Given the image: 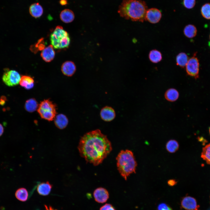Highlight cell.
Segmentation results:
<instances>
[{
    "instance_id": "obj_1",
    "label": "cell",
    "mask_w": 210,
    "mask_h": 210,
    "mask_svg": "<svg viewBox=\"0 0 210 210\" xmlns=\"http://www.w3.org/2000/svg\"><path fill=\"white\" fill-rule=\"evenodd\" d=\"M78 148L80 155L94 166L101 164L112 150L111 142L99 129L85 134Z\"/></svg>"
},
{
    "instance_id": "obj_2",
    "label": "cell",
    "mask_w": 210,
    "mask_h": 210,
    "mask_svg": "<svg viewBox=\"0 0 210 210\" xmlns=\"http://www.w3.org/2000/svg\"><path fill=\"white\" fill-rule=\"evenodd\" d=\"M148 9L146 2L143 0H123L119 6L118 12L126 19L142 22L145 20Z\"/></svg>"
},
{
    "instance_id": "obj_3",
    "label": "cell",
    "mask_w": 210,
    "mask_h": 210,
    "mask_svg": "<svg viewBox=\"0 0 210 210\" xmlns=\"http://www.w3.org/2000/svg\"><path fill=\"white\" fill-rule=\"evenodd\" d=\"M116 160L118 169L125 180L130 174L136 173L137 164L131 151L122 150L118 155Z\"/></svg>"
},
{
    "instance_id": "obj_4",
    "label": "cell",
    "mask_w": 210,
    "mask_h": 210,
    "mask_svg": "<svg viewBox=\"0 0 210 210\" xmlns=\"http://www.w3.org/2000/svg\"><path fill=\"white\" fill-rule=\"evenodd\" d=\"M51 45L57 49L67 48L70 42V39L68 32L62 27L57 26L50 36Z\"/></svg>"
},
{
    "instance_id": "obj_5",
    "label": "cell",
    "mask_w": 210,
    "mask_h": 210,
    "mask_svg": "<svg viewBox=\"0 0 210 210\" xmlns=\"http://www.w3.org/2000/svg\"><path fill=\"white\" fill-rule=\"evenodd\" d=\"M56 106L49 99H45L38 105L37 111L43 119L49 121L55 119L56 114Z\"/></svg>"
},
{
    "instance_id": "obj_6",
    "label": "cell",
    "mask_w": 210,
    "mask_h": 210,
    "mask_svg": "<svg viewBox=\"0 0 210 210\" xmlns=\"http://www.w3.org/2000/svg\"><path fill=\"white\" fill-rule=\"evenodd\" d=\"M21 76L17 71L13 70H6L4 73L2 79L6 85L12 87L19 83Z\"/></svg>"
},
{
    "instance_id": "obj_7",
    "label": "cell",
    "mask_w": 210,
    "mask_h": 210,
    "mask_svg": "<svg viewBox=\"0 0 210 210\" xmlns=\"http://www.w3.org/2000/svg\"><path fill=\"white\" fill-rule=\"evenodd\" d=\"M186 70L188 75L196 79L199 77V63L195 55L188 60L186 66Z\"/></svg>"
},
{
    "instance_id": "obj_8",
    "label": "cell",
    "mask_w": 210,
    "mask_h": 210,
    "mask_svg": "<svg viewBox=\"0 0 210 210\" xmlns=\"http://www.w3.org/2000/svg\"><path fill=\"white\" fill-rule=\"evenodd\" d=\"M162 16V13L158 9L151 8L148 9L146 11L145 21L152 24L157 23L160 20Z\"/></svg>"
},
{
    "instance_id": "obj_9",
    "label": "cell",
    "mask_w": 210,
    "mask_h": 210,
    "mask_svg": "<svg viewBox=\"0 0 210 210\" xmlns=\"http://www.w3.org/2000/svg\"><path fill=\"white\" fill-rule=\"evenodd\" d=\"M93 196L95 201L101 203L106 202L109 197L108 191L106 189L102 187L96 189L94 192Z\"/></svg>"
},
{
    "instance_id": "obj_10",
    "label": "cell",
    "mask_w": 210,
    "mask_h": 210,
    "mask_svg": "<svg viewBox=\"0 0 210 210\" xmlns=\"http://www.w3.org/2000/svg\"><path fill=\"white\" fill-rule=\"evenodd\" d=\"M181 205L182 208L187 210H198L199 208L196 200L189 196L185 197L182 199Z\"/></svg>"
},
{
    "instance_id": "obj_11",
    "label": "cell",
    "mask_w": 210,
    "mask_h": 210,
    "mask_svg": "<svg viewBox=\"0 0 210 210\" xmlns=\"http://www.w3.org/2000/svg\"><path fill=\"white\" fill-rule=\"evenodd\" d=\"M61 70L62 72L64 75L67 76H71L75 73L76 67L73 62L66 61L62 64Z\"/></svg>"
},
{
    "instance_id": "obj_12",
    "label": "cell",
    "mask_w": 210,
    "mask_h": 210,
    "mask_svg": "<svg viewBox=\"0 0 210 210\" xmlns=\"http://www.w3.org/2000/svg\"><path fill=\"white\" fill-rule=\"evenodd\" d=\"M55 52L51 45L45 48L41 54V56L43 60L47 62L52 61L55 57Z\"/></svg>"
},
{
    "instance_id": "obj_13",
    "label": "cell",
    "mask_w": 210,
    "mask_h": 210,
    "mask_svg": "<svg viewBox=\"0 0 210 210\" xmlns=\"http://www.w3.org/2000/svg\"><path fill=\"white\" fill-rule=\"evenodd\" d=\"M100 115L102 119L106 121L112 120L116 116L115 112L113 109L108 106H106L102 109Z\"/></svg>"
},
{
    "instance_id": "obj_14",
    "label": "cell",
    "mask_w": 210,
    "mask_h": 210,
    "mask_svg": "<svg viewBox=\"0 0 210 210\" xmlns=\"http://www.w3.org/2000/svg\"><path fill=\"white\" fill-rule=\"evenodd\" d=\"M52 187V185L48 181L42 182L38 185L37 191L40 195L46 196L50 193Z\"/></svg>"
},
{
    "instance_id": "obj_15",
    "label": "cell",
    "mask_w": 210,
    "mask_h": 210,
    "mask_svg": "<svg viewBox=\"0 0 210 210\" xmlns=\"http://www.w3.org/2000/svg\"><path fill=\"white\" fill-rule=\"evenodd\" d=\"M74 12L69 9H65L62 10L60 14L61 20L64 22L68 23L72 22L74 19Z\"/></svg>"
},
{
    "instance_id": "obj_16",
    "label": "cell",
    "mask_w": 210,
    "mask_h": 210,
    "mask_svg": "<svg viewBox=\"0 0 210 210\" xmlns=\"http://www.w3.org/2000/svg\"><path fill=\"white\" fill-rule=\"evenodd\" d=\"M29 12L33 17L35 18H38L43 14V8L38 3H34L29 7Z\"/></svg>"
},
{
    "instance_id": "obj_17",
    "label": "cell",
    "mask_w": 210,
    "mask_h": 210,
    "mask_svg": "<svg viewBox=\"0 0 210 210\" xmlns=\"http://www.w3.org/2000/svg\"><path fill=\"white\" fill-rule=\"evenodd\" d=\"M54 123L56 126L58 128L63 129L67 126L68 120L65 115L60 114L56 116L55 118Z\"/></svg>"
},
{
    "instance_id": "obj_18",
    "label": "cell",
    "mask_w": 210,
    "mask_h": 210,
    "mask_svg": "<svg viewBox=\"0 0 210 210\" xmlns=\"http://www.w3.org/2000/svg\"><path fill=\"white\" fill-rule=\"evenodd\" d=\"M19 84L21 86L27 90L32 89L34 85V80L31 77L26 75L22 76Z\"/></svg>"
},
{
    "instance_id": "obj_19",
    "label": "cell",
    "mask_w": 210,
    "mask_h": 210,
    "mask_svg": "<svg viewBox=\"0 0 210 210\" xmlns=\"http://www.w3.org/2000/svg\"><path fill=\"white\" fill-rule=\"evenodd\" d=\"M179 94L178 91L174 88H170L167 90L164 94L165 98L168 101L173 102L176 100L179 97Z\"/></svg>"
},
{
    "instance_id": "obj_20",
    "label": "cell",
    "mask_w": 210,
    "mask_h": 210,
    "mask_svg": "<svg viewBox=\"0 0 210 210\" xmlns=\"http://www.w3.org/2000/svg\"><path fill=\"white\" fill-rule=\"evenodd\" d=\"M188 60V56L185 53L181 52L176 56V64L181 68H184L186 67Z\"/></svg>"
},
{
    "instance_id": "obj_21",
    "label": "cell",
    "mask_w": 210,
    "mask_h": 210,
    "mask_svg": "<svg viewBox=\"0 0 210 210\" xmlns=\"http://www.w3.org/2000/svg\"><path fill=\"white\" fill-rule=\"evenodd\" d=\"M38 104L35 99L31 98L27 100L25 104L24 108L25 110L29 112H33L37 109Z\"/></svg>"
},
{
    "instance_id": "obj_22",
    "label": "cell",
    "mask_w": 210,
    "mask_h": 210,
    "mask_svg": "<svg viewBox=\"0 0 210 210\" xmlns=\"http://www.w3.org/2000/svg\"><path fill=\"white\" fill-rule=\"evenodd\" d=\"M148 57L150 61L154 63L160 62L162 59V55L161 52L156 49H153L150 51Z\"/></svg>"
},
{
    "instance_id": "obj_23",
    "label": "cell",
    "mask_w": 210,
    "mask_h": 210,
    "mask_svg": "<svg viewBox=\"0 0 210 210\" xmlns=\"http://www.w3.org/2000/svg\"><path fill=\"white\" fill-rule=\"evenodd\" d=\"M184 35L187 37L192 38L196 35L197 29L194 25L189 24L185 26L183 29Z\"/></svg>"
},
{
    "instance_id": "obj_24",
    "label": "cell",
    "mask_w": 210,
    "mask_h": 210,
    "mask_svg": "<svg viewBox=\"0 0 210 210\" xmlns=\"http://www.w3.org/2000/svg\"><path fill=\"white\" fill-rule=\"evenodd\" d=\"M15 195L18 200L24 202L27 200L28 196V193L27 189L23 188L18 189L16 191Z\"/></svg>"
},
{
    "instance_id": "obj_25",
    "label": "cell",
    "mask_w": 210,
    "mask_h": 210,
    "mask_svg": "<svg viewBox=\"0 0 210 210\" xmlns=\"http://www.w3.org/2000/svg\"><path fill=\"white\" fill-rule=\"evenodd\" d=\"M166 149L168 152L174 153L178 149L179 145L178 142L175 140H170L167 143Z\"/></svg>"
},
{
    "instance_id": "obj_26",
    "label": "cell",
    "mask_w": 210,
    "mask_h": 210,
    "mask_svg": "<svg viewBox=\"0 0 210 210\" xmlns=\"http://www.w3.org/2000/svg\"><path fill=\"white\" fill-rule=\"evenodd\" d=\"M201 157L207 164L210 165V143L203 148Z\"/></svg>"
},
{
    "instance_id": "obj_27",
    "label": "cell",
    "mask_w": 210,
    "mask_h": 210,
    "mask_svg": "<svg viewBox=\"0 0 210 210\" xmlns=\"http://www.w3.org/2000/svg\"><path fill=\"white\" fill-rule=\"evenodd\" d=\"M201 11L203 17L206 19H210V3L204 4L201 8Z\"/></svg>"
},
{
    "instance_id": "obj_28",
    "label": "cell",
    "mask_w": 210,
    "mask_h": 210,
    "mask_svg": "<svg viewBox=\"0 0 210 210\" xmlns=\"http://www.w3.org/2000/svg\"><path fill=\"white\" fill-rule=\"evenodd\" d=\"M45 44L44 43L43 39V38L39 39L37 43L33 47H31V50L33 49L32 50L35 48V49L34 51L36 52L38 50H43L45 48Z\"/></svg>"
},
{
    "instance_id": "obj_29",
    "label": "cell",
    "mask_w": 210,
    "mask_h": 210,
    "mask_svg": "<svg viewBox=\"0 0 210 210\" xmlns=\"http://www.w3.org/2000/svg\"><path fill=\"white\" fill-rule=\"evenodd\" d=\"M183 4L186 8L190 9L193 8L195 4V0H183Z\"/></svg>"
},
{
    "instance_id": "obj_30",
    "label": "cell",
    "mask_w": 210,
    "mask_h": 210,
    "mask_svg": "<svg viewBox=\"0 0 210 210\" xmlns=\"http://www.w3.org/2000/svg\"><path fill=\"white\" fill-rule=\"evenodd\" d=\"M157 210H172V209L166 204L162 203L158 205Z\"/></svg>"
},
{
    "instance_id": "obj_31",
    "label": "cell",
    "mask_w": 210,
    "mask_h": 210,
    "mask_svg": "<svg viewBox=\"0 0 210 210\" xmlns=\"http://www.w3.org/2000/svg\"><path fill=\"white\" fill-rule=\"evenodd\" d=\"M99 210H116L113 206L110 204H106L100 208Z\"/></svg>"
},
{
    "instance_id": "obj_32",
    "label": "cell",
    "mask_w": 210,
    "mask_h": 210,
    "mask_svg": "<svg viewBox=\"0 0 210 210\" xmlns=\"http://www.w3.org/2000/svg\"><path fill=\"white\" fill-rule=\"evenodd\" d=\"M167 183L169 186H173L176 184L177 181L174 179H170L168 180Z\"/></svg>"
},
{
    "instance_id": "obj_33",
    "label": "cell",
    "mask_w": 210,
    "mask_h": 210,
    "mask_svg": "<svg viewBox=\"0 0 210 210\" xmlns=\"http://www.w3.org/2000/svg\"><path fill=\"white\" fill-rule=\"evenodd\" d=\"M6 98L4 96H2L0 98V104L1 105H4L6 100Z\"/></svg>"
},
{
    "instance_id": "obj_34",
    "label": "cell",
    "mask_w": 210,
    "mask_h": 210,
    "mask_svg": "<svg viewBox=\"0 0 210 210\" xmlns=\"http://www.w3.org/2000/svg\"><path fill=\"white\" fill-rule=\"evenodd\" d=\"M4 132V128L2 125L0 123V137L3 134Z\"/></svg>"
},
{
    "instance_id": "obj_35",
    "label": "cell",
    "mask_w": 210,
    "mask_h": 210,
    "mask_svg": "<svg viewBox=\"0 0 210 210\" xmlns=\"http://www.w3.org/2000/svg\"><path fill=\"white\" fill-rule=\"evenodd\" d=\"M45 206L46 210H57V209H54L50 206H48L47 205H45Z\"/></svg>"
},
{
    "instance_id": "obj_36",
    "label": "cell",
    "mask_w": 210,
    "mask_h": 210,
    "mask_svg": "<svg viewBox=\"0 0 210 210\" xmlns=\"http://www.w3.org/2000/svg\"><path fill=\"white\" fill-rule=\"evenodd\" d=\"M60 3L61 5H64L66 4L67 1L66 0H61Z\"/></svg>"
},
{
    "instance_id": "obj_37",
    "label": "cell",
    "mask_w": 210,
    "mask_h": 210,
    "mask_svg": "<svg viewBox=\"0 0 210 210\" xmlns=\"http://www.w3.org/2000/svg\"><path fill=\"white\" fill-rule=\"evenodd\" d=\"M209 134H210V127H209Z\"/></svg>"
},
{
    "instance_id": "obj_38",
    "label": "cell",
    "mask_w": 210,
    "mask_h": 210,
    "mask_svg": "<svg viewBox=\"0 0 210 210\" xmlns=\"http://www.w3.org/2000/svg\"></svg>"
}]
</instances>
